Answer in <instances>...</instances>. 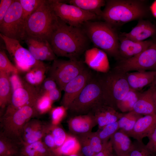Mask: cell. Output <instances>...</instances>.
Wrapping results in <instances>:
<instances>
[{
    "mask_svg": "<svg viewBox=\"0 0 156 156\" xmlns=\"http://www.w3.org/2000/svg\"><path fill=\"white\" fill-rule=\"evenodd\" d=\"M89 40L82 25L70 26L58 18L48 41L56 56L78 60L88 49Z\"/></svg>",
    "mask_w": 156,
    "mask_h": 156,
    "instance_id": "cell-1",
    "label": "cell"
},
{
    "mask_svg": "<svg viewBox=\"0 0 156 156\" xmlns=\"http://www.w3.org/2000/svg\"><path fill=\"white\" fill-rule=\"evenodd\" d=\"M147 13L143 0H109L106 2L101 18L113 27L142 19Z\"/></svg>",
    "mask_w": 156,
    "mask_h": 156,
    "instance_id": "cell-2",
    "label": "cell"
},
{
    "mask_svg": "<svg viewBox=\"0 0 156 156\" xmlns=\"http://www.w3.org/2000/svg\"><path fill=\"white\" fill-rule=\"evenodd\" d=\"M82 26L96 47L118 60L119 37L113 27L105 22L90 21L84 23Z\"/></svg>",
    "mask_w": 156,
    "mask_h": 156,
    "instance_id": "cell-3",
    "label": "cell"
},
{
    "mask_svg": "<svg viewBox=\"0 0 156 156\" xmlns=\"http://www.w3.org/2000/svg\"><path fill=\"white\" fill-rule=\"evenodd\" d=\"M58 19L50 0H44L39 8L26 20L27 36L38 37L48 40Z\"/></svg>",
    "mask_w": 156,
    "mask_h": 156,
    "instance_id": "cell-4",
    "label": "cell"
},
{
    "mask_svg": "<svg viewBox=\"0 0 156 156\" xmlns=\"http://www.w3.org/2000/svg\"><path fill=\"white\" fill-rule=\"evenodd\" d=\"M100 73L101 74L98 76L105 104L118 111V103L130 89L126 73L119 72L113 68L105 73Z\"/></svg>",
    "mask_w": 156,
    "mask_h": 156,
    "instance_id": "cell-5",
    "label": "cell"
},
{
    "mask_svg": "<svg viewBox=\"0 0 156 156\" xmlns=\"http://www.w3.org/2000/svg\"><path fill=\"white\" fill-rule=\"evenodd\" d=\"M105 104L102 88L98 75L92 77L77 96L70 104L68 110L74 114H89L95 108Z\"/></svg>",
    "mask_w": 156,
    "mask_h": 156,
    "instance_id": "cell-6",
    "label": "cell"
},
{
    "mask_svg": "<svg viewBox=\"0 0 156 156\" xmlns=\"http://www.w3.org/2000/svg\"><path fill=\"white\" fill-rule=\"evenodd\" d=\"M37 115L34 106L27 105L16 110L12 114L2 116L1 119V131L5 135L21 145V137L26 123Z\"/></svg>",
    "mask_w": 156,
    "mask_h": 156,
    "instance_id": "cell-7",
    "label": "cell"
},
{
    "mask_svg": "<svg viewBox=\"0 0 156 156\" xmlns=\"http://www.w3.org/2000/svg\"><path fill=\"white\" fill-rule=\"evenodd\" d=\"M26 20L18 0H14L0 23L1 34L19 41L25 40L27 36Z\"/></svg>",
    "mask_w": 156,
    "mask_h": 156,
    "instance_id": "cell-8",
    "label": "cell"
},
{
    "mask_svg": "<svg viewBox=\"0 0 156 156\" xmlns=\"http://www.w3.org/2000/svg\"><path fill=\"white\" fill-rule=\"evenodd\" d=\"M84 63L78 60L56 59L49 68L50 77L55 81L60 90L63 91L68 82L86 68Z\"/></svg>",
    "mask_w": 156,
    "mask_h": 156,
    "instance_id": "cell-9",
    "label": "cell"
},
{
    "mask_svg": "<svg viewBox=\"0 0 156 156\" xmlns=\"http://www.w3.org/2000/svg\"><path fill=\"white\" fill-rule=\"evenodd\" d=\"M122 73L156 70V41L147 49L131 58L118 60L113 68Z\"/></svg>",
    "mask_w": 156,
    "mask_h": 156,
    "instance_id": "cell-10",
    "label": "cell"
},
{
    "mask_svg": "<svg viewBox=\"0 0 156 156\" xmlns=\"http://www.w3.org/2000/svg\"><path fill=\"white\" fill-rule=\"evenodd\" d=\"M55 15L70 26L79 27L85 22L98 18L95 14L85 11L75 5L58 0H50Z\"/></svg>",
    "mask_w": 156,
    "mask_h": 156,
    "instance_id": "cell-11",
    "label": "cell"
},
{
    "mask_svg": "<svg viewBox=\"0 0 156 156\" xmlns=\"http://www.w3.org/2000/svg\"><path fill=\"white\" fill-rule=\"evenodd\" d=\"M0 36L19 71L27 73L43 63L36 60L28 50L21 46L19 41L8 37L1 33Z\"/></svg>",
    "mask_w": 156,
    "mask_h": 156,
    "instance_id": "cell-12",
    "label": "cell"
},
{
    "mask_svg": "<svg viewBox=\"0 0 156 156\" xmlns=\"http://www.w3.org/2000/svg\"><path fill=\"white\" fill-rule=\"evenodd\" d=\"M41 94L40 89L27 81H24L22 86L12 92L10 103L2 116L9 115L26 106L34 107L37 99Z\"/></svg>",
    "mask_w": 156,
    "mask_h": 156,
    "instance_id": "cell-13",
    "label": "cell"
},
{
    "mask_svg": "<svg viewBox=\"0 0 156 156\" xmlns=\"http://www.w3.org/2000/svg\"><path fill=\"white\" fill-rule=\"evenodd\" d=\"M91 71L86 68L78 76L65 86L64 94L61 101L62 105L68 110V107L84 88L93 76Z\"/></svg>",
    "mask_w": 156,
    "mask_h": 156,
    "instance_id": "cell-14",
    "label": "cell"
},
{
    "mask_svg": "<svg viewBox=\"0 0 156 156\" xmlns=\"http://www.w3.org/2000/svg\"><path fill=\"white\" fill-rule=\"evenodd\" d=\"M25 41L28 50L37 60L53 61L57 59L56 56L47 40L27 36Z\"/></svg>",
    "mask_w": 156,
    "mask_h": 156,
    "instance_id": "cell-15",
    "label": "cell"
},
{
    "mask_svg": "<svg viewBox=\"0 0 156 156\" xmlns=\"http://www.w3.org/2000/svg\"><path fill=\"white\" fill-rule=\"evenodd\" d=\"M118 60L135 56L148 48L153 41L151 40L135 42L121 36L119 37Z\"/></svg>",
    "mask_w": 156,
    "mask_h": 156,
    "instance_id": "cell-16",
    "label": "cell"
},
{
    "mask_svg": "<svg viewBox=\"0 0 156 156\" xmlns=\"http://www.w3.org/2000/svg\"><path fill=\"white\" fill-rule=\"evenodd\" d=\"M47 129V124L40 120L31 119L25 125L21 137V144H30L42 140Z\"/></svg>",
    "mask_w": 156,
    "mask_h": 156,
    "instance_id": "cell-17",
    "label": "cell"
},
{
    "mask_svg": "<svg viewBox=\"0 0 156 156\" xmlns=\"http://www.w3.org/2000/svg\"><path fill=\"white\" fill-rule=\"evenodd\" d=\"M156 127V114L144 115L136 122L133 129L126 134L139 142L148 137Z\"/></svg>",
    "mask_w": 156,
    "mask_h": 156,
    "instance_id": "cell-18",
    "label": "cell"
},
{
    "mask_svg": "<svg viewBox=\"0 0 156 156\" xmlns=\"http://www.w3.org/2000/svg\"><path fill=\"white\" fill-rule=\"evenodd\" d=\"M84 62L91 69L99 73L109 70L107 54L96 47L88 49L85 52Z\"/></svg>",
    "mask_w": 156,
    "mask_h": 156,
    "instance_id": "cell-19",
    "label": "cell"
},
{
    "mask_svg": "<svg viewBox=\"0 0 156 156\" xmlns=\"http://www.w3.org/2000/svg\"><path fill=\"white\" fill-rule=\"evenodd\" d=\"M156 34V27L149 21L141 19L130 32L123 33L121 36L134 41L141 42Z\"/></svg>",
    "mask_w": 156,
    "mask_h": 156,
    "instance_id": "cell-20",
    "label": "cell"
},
{
    "mask_svg": "<svg viewBox=\"0 0 156 156\" xmlns=\"http://www.w3.org/2000/svg\"><path fill=\"white\" fill-rule=\"evenodd\" d=\"M90 113L94 116L100 129L107 125L118 121L123 114L105 104L95 108Z\"/></svg>",
    "mask_w": 156,
    "mask_h": 156,
    "instance_id": "cell-21",
    "label": "cell"
},
{
    "mask_svg": "<svg viewBox=\"0 0 156 156\" xmlns=\"http://www.w3.org/2000/svg\"><path fill=\"white\" fill-rule=\"evenodd\" d=\"M146 90L141 92L140 97L134 105L133 111L142 115L156 114V108L153 98V92L156 89L151 84Z\"/></svg>",
    "mask_w": 156,
    "mask_h": 156,
    "instance_id": "cell-22",
    "label": "cell"
},
{
    "mask_svg": "<svg viewBox=\"0 0 156 156\" xmlns=\"http://www.w3.org/2000/svg\"><path fill=\"white\" fill-rule=\"evenodd\" d=\"M126 75L130 88L139 91L153 83L156 76V70L128 72L126 73Z\"/></svg>",
    "mask_w": 156,
    "mask_h": 156,
    "instance_id": "cell-23",
    "label": "cell"
},
{
    "mask_svg": "<svg viewBox=\"0 0 156 156\" xmlns=\"http://www.w3.org/2000/svg\"><path fill=\"white\" fill-rule=\"evenodd\" d=\"M96 124L94 117L90 113L73 117L69 120L68 124L69 129L73 132L83 134L90 132Z\"/></svg>",
    "mask_w": 156,
    "mask_h": 156,
    "instance_id": "cell-24",
    "label": "cell"
},
{
    "mask_svg": "<svg viewBox=\"0 0 156 156\" xmlns=\"http://www.w3.org/2000/svg\"><path fill=\"white\" fill-rule=\"evenodd\" d=\"M109 140L117 156L128 155L133 146V142L129 137L120 130L111 136Z\"/></svg>",
    "mask_w": 156,
    "mask_h": 156,
    "instance_id": "cell-25",
    "label": "cell"
},
{
    "mask_svg": "<svg viewBox=\"0 0 156 156\" xmlns=\"http://www.w3.org/2000/svg\"><path fill=\"white\" fill-rule=\"evenodd\" d=\"M10 75L0 70V107L2 109L7 107L12 94Z\"/></svg>",
    "mask_w": 156,
    "mask_h": 156,
    "instance_id": "cell-26",
    "label": "cell"
},
{
    "mask_svg": "<svg viewBox=\"0 0 156 156\" xmlns=\"http://www.w3.org/2000/svg\"><path fill=\"white\" fill-rule=\"evenodd\" d=\"M19 156H53L42 140L29 144H22Z\"/></svg>",
    "mask_w": 156,
    "mask_h": 156,
    "instance_id": "cell-27",
    "label": "cell"
},
{
    "mask_svg": "<svg viewBox=\"0 0 156 156\" xmlns=\"http://www.w3.org/2000/svg\"><path fill=\"white\" fill-rule=\"evenodd\" d=\"M106 2L104 0H70L68 1L70 4L94 14L99 18H101L102 11L101 8L105 5Z\"/></svg>",
    "mask_w": 156,
    "mask_h": 156,
    "instance_id": "cell-28",
    "label": "cell"
},
{
    "mask_svg": "<svg viewBox=\"0 0 156 156\" xmlns=\"http://www.w3.org/2000/svg\"><path fill=\"white\" fill-rule=\"evenodd\" d=\"M81 148L80 142L75 137L67 135L64 142L57 148L53 156H64L77 154Z\"/></svg>",
    "mask_w": 156,
    "mask_h": 156,
    "instance_id": "cell-29",
    "label": "cell"
},
{
    "mask_svg": "<svg viewBox=\"0 0 156 156\" xmlns=\"http://www.w3.org/2000/svg\"><path fill=\"white\" fill-rule=\"evenodd\" d=\"M21 146L0 132V156H19Z\"/></svg>",
    "mask_w": 156,
    "mask_h": 156,
    "instance_id": "cell-30",
    "label": "cell"
},
{
    "mask_svg": "<svg viewBox=\"0 0 156 156\" xmlns=\"http://www.w3.org/2000/svg\"><path fill=\"white\" fill-rule=\"evenodd\" d=\"M47 68L43 62L40 65L32 68L25 75L27 82L36 86L41 84L45 79V73Z\"/></svg>",
    "mask_w": 156,
    "mask_h": 156,
    "instance_id": "cell-31",
    "label": "cell"
},
{
    "mask_svg": "<svg viewBox=\"0 0 156 156\" xmlns=\"http://www.w3.org/2000/svg\"><path fill=\"white\" fill-rule=\"evenodd\" d=\"M141 92L130 88L125 97L118 103L117 109L122 113L133 111V106L138 100Z\"/></svg>",
    "mask_w": 156,
    "mask_h": 156,
    "instance_id": "cell-32",
    "label": "cell"
},
{
    "mask_svg": "<svg viewBox=\"0 0 156 156\" xmlns=\"http://www.w3.org/2000/svg\"><path fill=\"white\" fill-rule=\"evenodd\" d=\"M142 115L133 111L123 113L118 121L119 130L126 134L130 132L133 129L138 120Z\"/></svg>",
    "mask_w": 156,
    "mask_h": 156,
    "instance_id": "cell-33",
    "label": "cell"
},
{
    "mask_svg": "<svg viewBox=\"0 0 156 156\" xmlns=\"http://www.w3.org/2000/svg\"><path fill=\"white\" fill-rule=\"evenodd\" d=\"M53 103L48 96L47 92H41L34 106L37 115L45 114L51 110Z\"/></svg>",
    "mask_w": 156,
    "mask_h": 156,
    "instance_id": "cell-34",
    "label": "cell"
},
{
    "mask_svg": "<svg viewBox=\"0 0 156 156\" xmlns=\"http://www.w3.org/2000/svg\"><path fill=\"white\" fill-rule=\"evenodd\" d=\"M22 8L24 18L27 19L35 12L44 0H18Z\"/></svg>",
    "mask_w": 156,
    "mask_h": 156,
    "instance_id": "cell-35",
    "label": "cell"
},
{
    "mask_svg": "<svg viewBox=\"0 0 156 156\" xmlns=\"http://www.w3.org/2000/svg\"><path fill=\"white\" fill-rule=\"evenodd\" d=\"M129 156H156L142 142L137 140L133 142L132 148L128 154Z\"/></svg>",
    "mask_w": 156,
    "mask_h": 156,
    "instance_id": "cell-36",
    "label": "cell"
},
{
    "mask_svg": "<svg viewBox=\"0 0 156 156\" xmlns=\"http://www.w3.org/2000/svg\"><path fill=\"white\" fill-rule=\"evenodd\" d=\"M0 70L10 75L18 74L19 70L8 59L5 51L1 49L0 51Z\"/></svg>",
    "mask_w": 156,
    "mask_h": 156,
    "instance_id": "cell-37",
    "label": "cell"
},
{
    "mask_svg": "<svg viewBox=\"0 0 156 156\" xmlns=\"http://www.w3.org/2000/svg\"><path fill=\"white\" fill-rule=\"evenodd\" d=\"M83 135L87 141L96 154L101 151L105 142H102L97 132L94 133L89 132L83 134Z\"/></svg>",
    "mask_w": 156,
    "mask_h": 156,
    "instance_id": "cell-38",
    "label": "cell"
},
{
    "mask_svg": "<svg viewBox=\"0 0 156 156\" xmlns=\"http://www.w3.org/2000/svg\"><path fill=\"white\" fill-rule=\"evenodd\" d=\"M119 130L118 121L107 125L98 132V135L103 142L109 140L111 136Z\"/></svg>",
    "mask_w": 156,
    "mask_h": 156,
    "instance_id": "cell-39",
    "label": "cell"
},
{
    "mask_svg": "<svg viewBox=\"0 0 156 156\" xmlns=\"http://www.w3.org/2000/svg\"><path fill=\"white\" fill-rule=\"evenodd\" d=\"M49 128L53 137L57 148L61 146L66 140L67 135L58 125H49Z\"/></svg>",
    "mask_w": 156,
    "mask_h": 156,
    "instance_id": "cell-40",
    "label": "cell"
},
{
    "mask_svg": "<svg viewBox=\"0 0 156 156\" xmlns=\"http://www.w3.org/2000/svg\"><path fill=\"white\" fill-rule=\"evenodd\" d=\"M67 110L62 105L52 108L50 112L51 124L58 125L66 115Z\"/></svg>",
    "mask_w": 156,
    "mask_h": 156,
    "instance_id": "cell-41",
    "label": "cell"
},
{
    "mask_svg": "<svg viewBox=\"0 0 156 156\" xmlns=\"http://www.w3.org/2000/svg\"><path fill=\"white\" fill-rule=\"evenodd\" d=\"M42 140L50 151L53 156V153L57 148V147L53 136L49 129V127Z\"/></svg>",
    "mask_w": 156,
    "mask_h": 156,
    "instance_id": "cell-42",
    "label": "cell"
},
{
    "mask_svg": "<svg viewBox=\"0 0 156 156\" xmlns=\"http://www.w3.org/2000/svg\"><path fill=\"white\" fill-rule=\"evenodd\" d=\"M80 142L82 151L85 156H94L96 154L85 138L82 136Z\"/></svg>",
    "mask_w": 156,
    "mask_h": 156,
    "instance_id": "cell-43",
    "label": "cell"
},
{
    "mask_svg": "<svg viewBox=\"0 0 156 156\" xmlns=\"http://www.w3.org/2000/svg\"><path fill=\"white\" fill-rule=\"evenodd\" d=\"M42 83L43 88V91H41L42 92H48L58 86L55 81L50 77L45 79Z\"/></svg>",
    "mask_w": 156,
    "mask_h": 156,
    "instance_id": "cell-44",
    "label": "cell"
},
{
    "mask_svg": "<svg viewBox=\"0 0 156 156\" xmlns=\"http://www.w3.org/2000/svg\"><path fill=\"white\" fill-rule=\"evenodd\" d=\"M14 0H1L0 1V23L3 18Z\"/></svg>",
    "mask_w": 156,
    "mask_h": 156,
    "instance_id": "cell-45",
    "label": "cell"
},
{
    "mask_svg": "<svg viewBox=\"0 0 156 156\" xmlns=\"http://www.w3.org/2000/svg\"><path fill=\"white\" fill-rule=\"evenodd\" d=\"M147 137L149 140L146 145V147L151 152L156 153V127Z\"/></svg>",
    "mask_w": 156,
    "mask_h": 156,
    "instance_id": "cell-46",
    "label": "cell"
},
{
    "mask_svg": "<svg viewBox=\"0 0 156 156\" xmlns=\"http://www.w3.org/2000/svg\"><path fill=\"white\" fill-rule=\"evenodd\" d=\"M114 152L111 142L109 140L105 143L101 151L94 156H108Z\"/></svg>",
    "mask_w": 156,
    "mask_h": 156,
    "instance_id": "cell-47",
    "label": "cell"
},
{
    "mask_svg": "<svg viewBox=\"0 0 156 156\" xmlns=\"http://www.w3.org/2000/svg\"><path fill=\"white\" fill-rule=\"evenodd\" d=\"M10 80L12 92L16 89L22 86L24 81L21 80L18 74H12L10 75Z\"/></svg>",
    "mask_w": 156,
    "mask_h": 156,
    "instance_id": "cell-48",
    "label": "cell"
},
{
    "mask_svg": "<svg viewBox=\"0 0 156 156\" xmlns=\"http://www.w3.org/2000/svg\"><path fill=\"white\" fill-rule=\"evenodd\" d=\"M61 91L57 87L47 92L49 98L53 103L58 101L60 99L61 96Z\"/></svg>",
    "mask_w": 156,
    "mask_h": 156,
    "instance_id": "cell-49",
    "label": "cell"
},
{
    "mask_svg": "<svg viewBox=\"0 0 156 156\" xmlns=\"http://www.w3.org/2000/svg\"><path fill=\"white\" fill-rule=\"evenodd\" d=\"M153 98L156 108V89L153 92Z\"/></svg>",
    "mask_w": 156,
    "mask_h": 156,
    "instance_id": "cell-50",
    "label": "cell"
},
{
    "mask_svg": "<svg viewBox=\"0 0 156 156\" xmlns=\"http://www.w3.org/2000/svg\"><path fill=\"white\" fill-rule=\"evenodd\" d=\"M152 84L154 85L156 87V77H155V78L154 82Z\"/></svg>",
    "mask_w": 156,
    "mask_h": 156,
    "instance_id": "cell-51",
    "label": "cell"
},
{
    "mask_svg": "<svg viewBox=\"0 0 156 156\" xmlns=\"http://www.w3.org/2000/svg\"><path fill=\"white\" fill-rule=\"evenodd\" d=\"M68 156H79L77 155V154H74L71 155H68Z\"/></svg>",
    "mask_w": 156,
    "mask_h": 156,
    "instance_id": "cell-52",
    "label": "cell"
},
{
    "mask_svg": "<svg viewBox=\"0 0 156 156\" xmlns=\"http://www.w3.org/2000/svg\"><path fill=\"white\" fill-rule=\"evenodd\" d=\"M129 156L128 155H122V156Z\"/></svg>",
    "mask_w": 156,
    "mask_h": 156,
    "instance_id": "cell-53",
    "label": "cell"
},
{
    "mask_svg": "<svg viewBox=\"0 0 156 156\" xmlns=\"http://www.w3.org/2000/svg\"></svg>",
    "mask_w": 156,
    "mask_h": 156,
    "instance_id": "cell-54",
    "label": "cell"
}]
</instances>
